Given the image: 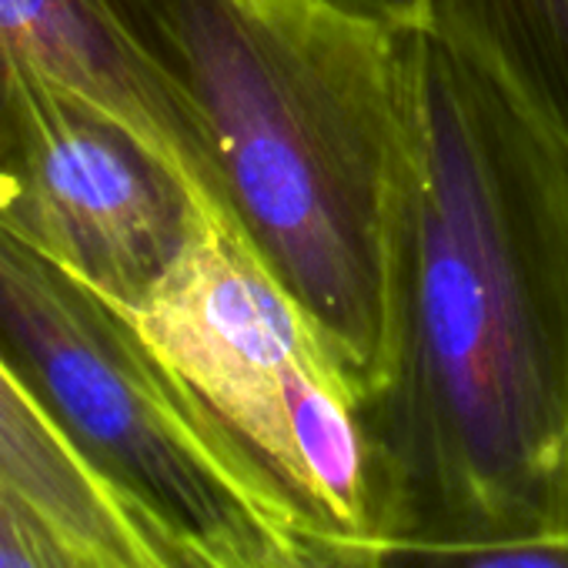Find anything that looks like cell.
I'll list each match as a JSON object with an SVG mask.
<instances>
[{
	"instance_id": "10",
	"label": "cell",
	"mask_w": 568,
	"mask_h": 568,
	"mask_svg": "<svg viewBox=\"0 0 568 568\" xmlns=\"http://www.w3.org/2000/svg\"><path fill=\"white\" fill-rule=\"evenodd\" d=\"M0 568H121L0 491Z\"/></svg>"
},
{
	"instance_id": "3",
	"label": "cell",
	"mask_w": 568,
	"mask_h": 568,
	"mask_svg": "<svg viewBox=\"0 0 568 568\" xmlns=\"http://www.w3.org/2000/svg\"><path fill=\"white\" fill-rule=\"evenodd\" d=\"M0 362L184 568H315L288 495L134 318L4 221Z\"/></svg>"
},
{
	"instance_id": "8",
	"label": "cell",
	"mask_w": 568,
	"mask_h": 568,
	"mask_svg": "<svg viewBox=\"0 0 568 568\" xmlns=\"http://www.w3.org/2000/svg\"><path fill=\"white\" fill-rule=\"evenodd\" d=\"M428 28L505 91L568 171V0H435Z\"/></svg>"
},
{
	"instance_id": "9",
	"label": "cell",
	"mask_w": 568,
	"mask_h": 568,
	"mask_svg": "<svg viewBox=\"0 0 568 568\" xmlns=\"http://www.w3.org/2000/svg\"><path fill=\"white\" fill-rule=\"evenodd\" d=\"M318 568H568V531L491 545H372L328 558Z\"/></svg>"
},
{
	"instance_id": "5",
	"label": "cell",
	"mask_w": 568,
	"mask_h": 568,
	"mask_svg": "<svg viewBox=\"0 0 568 568\" xmlns=\"http://www.w3.org/2000/svg\"><path fill=\"white\" fill-rule=\"evenodd\" d=\"M0 221L138 315L214 217L128 121L24 71L0 111Z\"/></svg>"
},
{
	"instance_id": "2",
	"label": "cell",
	"mask_w": 568,
	"mask_h": 568,
	"mask_svg": "<svg viewBox=\"0 0 568 568\" xmlns=\"http://www.w3.org/2000/svg\"><path fill=\"white\" fill-rule=\"evenodd\" d=\"M204 134L231 237L328 342L358 402L388 348L405 34L315 0H98Z\"/></svg>"
},
{
	"instance_id": "6",
	"label": "cell",
	"mask_w": 568,
	"mask_h": 568,
	"mask_svg": "<svg viewBox=\"0 0 568 568\" xmlns=\"http://www.w3.org/2000/svg\"><path fill=\"white\" fill-rule=\"evenodd\" d=\"M24 71H48L128 121L184 174L204 211L227 231L204 134L98 0H0V111Z\"/></svg>"
},
{
	"instance_id": "4",
	"label": "cell",
	"mask_w": 568,
	"mask_h": 568,
	"mask_svg": "<svg viewBox=\"0 0 568 568\" xmlns=\"http://www.w3.org/2000/svg\"><path fill=\"white\" fill-rule=\"evenodd\" d=\"M158 358L288 495L315 568L375 545L358 395L274 277L207 221L161 292L131 315Z\"/></svg>"
},
{
	"instance_id": "1",
	"label": "cell",
	"mask_w": 568,
	"mask_h": 568,
	"mask_svg": "<svg viewBox=\"0 0 568 568\" xmlns=\"http://www.w3.org/2000/svg\"><path fill=\"white\" fill-rule=\"evenodd\" d=\"M388 348L358 402L375 545L568 531V171L435 28L405 34Z\"/></svg>"
},
{
	"instance_id": "7",
	"label": "cell",
	"mask_w": 568,
	"mask_h": 568,
	"mask_svg": "<svg viewBox=\"0 0 568 568\" xmlns=\"http://www.w3.org/2000/svg\"><path fill=\"white\" fill-rule=\"evenodd\" d=\"M0 491L121 568H184L0 362Z\"/></svg>"
},
{
	"instance_id": "11",
	"label": "cell",
	"mask_w": 568,
	"mask_h": 568,
	"mask_svg": "<svg viewBox=\"0 0 568 568\" xmlns=\"http://www.w3.org/2000/svg\"><path fill=\"white\" fill-rule=\"evenodd\" d=\"M355 21L385 28V31H418L432 24L435 0H315Z\"/></svg>"
}]
</instances>
